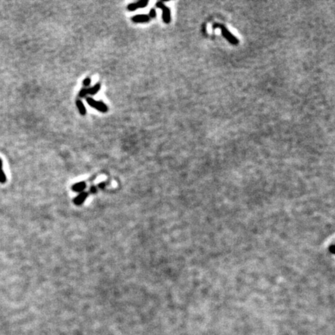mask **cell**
I'll return each mask as SVG.
<instances>
[{
    "label": "cell",
    "instance_id": "5",
    "mask_svg": "<svg viewBox=\"0 0 335 335\" xmlns=\"http://www.w3.org/2000/svg\"><path fill=\"white\" fill-rule=\"evenodd\" d=\"M88 196V192H80V194L74 199V203L75 204V205H77V206H80V205H81V204L83 203L84 202L86 201V199H87Z\"/></svg>",
    "mask_w": 335,
    "mask_h": 335
},
{
    "label": "cell",
    "instance_id": "10",
    "mask_svg": "<svg viewBox=\"0 0 335 335\" xmlns=\"http://www.w3.org/2000/svg\"><path fill=\"white\" fill-rule=\"evenodd\" d=\"M136 4L138 8H141L142 9V8H145L148 6V1H147V0H140V1L136 2Z\"/></svg>",
    "mask_w": 335,
    "mask_h": 335
},
{
    "label": "cell",
    "instance_id": "6",
    "mask_svg": "<svg viewBox=\"0 0 335 335\" xmlns=\"http://www.w3.org/2000/svg\"><path fill=\"white\" fill-rule=\"evenodd\" d=\"M86 188V182H79L78 183H75L72 186V189L74 192H83V190Z\"/></svg>",
    "mask_w": 335,
    "mask_h": 335
},
{
    "label": "cell",
    "instance_id": "1",
    "mask_svg": "<svg viewBox=\"0 0 335 335\" xmlns=\"http://www.w3.org/2000/svg\"><path fill=\"white\" fill-rule=\"evenodd\" d=\"M217 28H220L223 36H224V37H225V38H226L231 44H233V45H237L238 43H239L238 39L237 37H234V36H233V35L227 29H226V27L225 26L223 25V24H220V23H214L213 25V30H215Z\"/></svg>",
    "mask_w": 335,
    "mask_h": 335
},
{
    "label": "cell",
    "instance_id": "14",
    "mask_svg": "<svg viewBox=\"0 0 335 335\" xmlns=\"http://www.w3.org/2000/svg\"><path fill=\"white\" fill-rule=\"evenodd\" d=\"M96 192H97V188H96V186H92L90 189L91 193H95Z\"/></svg>",
    "mask_w": 335,
    "mask_h": 335
},
{
    "label": "cell",
    "instance_id": "11",
    "mask_svg": "<svg viewBox=\"0 0 335 335\" xmlns=\"http://www.w3.org/2000/svg\"><path fill=\"white\" fill-rule=\"evenodd\" d=\"M137 9H138V7L137 6L136 2H134V3H130V4L128 5V6H127V9L130 10V11H135V10Z\"/></svg>",
    "mask_w": 335,
    "mask_h": 335
},
{
    "label": "cell",
    "instance_id": "3",
    "mask_svg": "<svg viewBox=\"0 0 335 335\" xmlns=\"http://www.w3.org/2000/svg\"><path fill=\"white\" fill-rule=\"evenodd\" d=\"M155 6L162 10V19L164 23H169L171 22V11L169 7L166 6L162 2H157Z\"/></svg>",
    "mask_w": 335,
    "mask_h": 335
},
{
    "label": "cell",
    "instance_id": "9",
    "mask_svg": "<svg viewBox=\"0 0 335 335\" xmlns=\"http://www.w3.org/2000/svg\"><path fill=\"white\" fill-rule=\"evenodd\" d=\"M6 182V177L4 174L3 169H2V161L0 158V183H5Z\"/></svg>",
    "mask_w": 335,
    "mask_h": 335
},
{
    "label": "cell",
    "instance_id": "2",
    "mask_svg": "<svg viewBox=\"0 0 335 335\" xmlns=\"http://www.w3.org/2000/svg\"><path fill=\"white\" fill-rule=\"evenodd\" d=\"M86 102H88V104L91 107H93L94 109H97L101 113H107L108 111V107L105 103L100 101H96V100H93V98L88 97L86 98Z\"/></svg>",
    "mask_w": 335,
    "mask_h": 335
},
{
    "label": "cell",
    "instance_id": "7",
    "mask_svg": "<svg viewBox=\"0 0 335 335\" xmlns=\"http://www.w3.org/2000/svg\"><path fill=\"white\" fill-rule=\"evenodd\" d=\"M100 88H101V84L100 83H97L96 85H95V86H93V87H91V88H86V95H95V94L100 90Z\"/></svg>",
    "mask_w": 335,
    "mask_h": 335
},
{
    "label": "cell",
    "instance_id": "8",
    "mask_svg": "<svg viewBox=\"0 0 335 335\" xmlns=\"http://www.w3.org/2000/svg\"><path fill=\"white\" fill-rule=\"evenodd\" d=\"M76 106L77 107H78V109H79V113H80V114L82 116H85L86 114V107H85V106H84L83 102H81V100H76Z\"/></svg>",
    "mask_w": 335,
    "mask_h": 335
},
{
    "label": "cell",
    "instance_id": "12",
    "mask_svg": "<svg viewBox=\"0 0 335 335\" xmlns=\"http://www.w3.org/2000/svg\"><path fill=\"white\" fill-rule=\"evenodd\" d=\"M156 16H157V12H156V10H155V9H151L150 10V13H149V15H148V16L150 18H155L156 17Z\"/></svg>",
    "mask_w": 335,
    "mask_h": 335
},
{
    "label": "cell",
    "instance_id": "13",
    "mask_svg": "<svg viewBox=\"0 0 335 335\" xmlns=\"http://www.w3.org/2000/svg\"><path fill=\"white\" fill-rule=\"evenodd\" d=\"M91 83V79L89 78H87L83 81V85L85 86H88Z\"/></svg>",
    "mask_w": 335,
    "mask_h": 335
},
{
    "label": "cell",
    "instance_id": "4",
    "mask_svg": "<svg viewBox=\"0 0 335 335\" xmlns=\"http://www.w3.org/2000/svg\"><path fill=\"white\" fill-rule=\"evenodd\" d=\"M150 17L146 14H138L132 17V21L134 23H147L150 21Z\"/></svg>",
    "mask_w": 335,
    "mask_h": 335
}]
</instances>
